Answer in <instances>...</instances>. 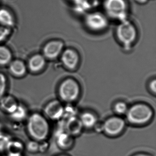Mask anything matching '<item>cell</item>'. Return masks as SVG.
Returning a JSON list of instances; mask_svg holds the SVG:
<instances>
[{"instance_id": "f546056e", "label": "cell", "mask_w": 156, "mask_h": 156, "mask_svg": "<svg viewBox=\"0 0 156 156\" xmlns=\"http://www.w3.org/2000/svg\"><path fill=\"white\" fill-rule=\"evenodd\" d=\"M70 1L72 2H75L76 1V0H69Z\"/></svg>"}, {"instance_id": "ffe728a7", "label": "cell", "mask_w": 156, "mask_h": 156, "mask_svg": "<svg viewBox=\"0 0 156 156\" xmlns=\"http://www.w3.org/2000/svg\"><path fill=\"white\" fill-rule=\"evenodd\" d=\"M9 86V77L4 73L0 72V100L8 94Z\"/></svg>"}, {"instance_id": "5bb4252c", "label": "cell", "mask_w": 156, "mask_h": 156, "mask_svg": "<svg viewBox=\"0 0 156 156\" xmlns=\"http://www.w3.org/2000/svg\"><path fill=\"white\" fill-rule=\"evenodd\" d=\"M8 66L10 74L15 78L25 77L28 73L27 65L22 60H12Z\"/></svg>"}, {"instance_id": "9a60e30c", "label": "cell", "mask_w": 156, "mask_h": 156, "mask_svg": "<svg viewBox=\"0 0 156 156\" xmlns=\"http://www.w3.org/2000/svg\"><path fill=\"white\" fill-rule=\"evenodd\" d=\"M63 127L66 132L73 137L80 135L83 129L79 118L76 116L66 119Z\"/></svg>"}, {"instance_id": "8fae6325", "label": "cell", "mask_w": 156, "mask_h": 156, "mask_svg": "<svg viewBox=\"0 0 156 156\" xmlns=\"http://www.w3.org/2000/svg\"><path fill=\"white\" fill-rule=\"evenodd\" d=\"M46 65V59L43 55L35 54L30 59L27 65L28 71L33 74L41 73Z\"/></svg>"}, {"instance_id": "52a82bcc", "label": "cell", "mask_w": 156, "mask_h": 156, "mask_svg": "<svg viewBox=\"0 0 156 156\" xmlns=\"http://www.w3.org/2000/svg\"><path fill=\"white\" fill-rule=\"evenodd\" d=\"M126 120L121 116L115 115L108 118L103 123V132L109 137H116L123 133Z\"/></svg>"}, {"instance_id": "7a4b0ae2", "label": "cell", "mask_w": 156, "mask_h": 156, "mask_svg": "<svg viewBox=\"0 0 156 156\" xmlns=\"http://www.w3.org/2000/svg\"><path fill=\"white\" fill-rule=\"evenodd\" d=\"M153 108L148 104L139 102L129 107L125 115L128 123L134 126H143L148 124L153 118Z\"/></svg>"}, {"instance_id": "d4e9b609", "label": "cell", "mask_w": 156, "mask_h": 156, "mask_svg": "<svg viewBox=\"0 0 156 156\" xmlns=\"http://www.w3.org/2000/svg\"><path fill=\"white\" fill-rule=\"evenodd\" d=\"M148 88L149 91L153 94L156 93V80L155 78L150 80L148 84Z\"/></svg>"}, {"instance_id": "8992f818", "label": "cell", "mask_w": 156, "mask_h": 156, "mask_svg": "<svg viewBox=\"0 0 156 156\" xmlns=\"http://www.w3.org/2000/svg\"><path fill=\"white\" fill-rule=\"evenodd\" d=\"M83 21L84 24L87 29L94 33L104 31L109 25L108 18L106 15L99 12L87 13Z\"/></svg>"}, {"instance_id": "4fadbf2b", "label": "cell", "mask_w": 156, "mask_h": 156, "mask_svg": "<svg viewBox=\"0 0 156 156\" xmlns=\"http://www.w3.org/2000/svg\"><path fill=\"white\" fill-rule=\"evenodd\" d=\"M56 133V142L57 146L63 150H68L72 147L74 144V137L66 131L63 127Z\"/></svg>"}, {"instance_id": "3957f363", "label": "cell", "mask_w": 156, "mask_h": 156, "mask_svg": "<svg viewBox=\"0 0 156 156\" xmlns=\"http://www.w3.org/2000/svg\"><path fill=\"white\" fill-rule=\"evenodd\" d=\"M138 34L136 25L128 19L120 22L116 28V38L126 51L133 47L137 40Z\"/></svg>"}, {"instance_id": "484cf974", "label": "cell", "mask_w": 156, "mask_h": 156, "mask_svg": "<svg viewBox=\"0 0 156 156\" xmlns=\"http://www.w3.org/2000/svg\"><path fill=\"white\" fill-rule=\"evenodd\" d=\"M48 148H49V143L47 142V140L40 142L39 152H44L47 151Z\"/></svg>"}, {"instance_id": "ba28073f", "label": "cell", "mask_w": 156, "mask_h": 156, "mask_svg": "<svg viewBox=\"0 0 156 156\" xmlns=\"http://www.w3.org/2000/svg\"><path fill=\"white\" fill-rule=\"evenodd\" d=\"M65 106L60 99H53L44 107L42 113L50 121H60L64 116Z\"/></svg>"}, {"instance_id": "cb8c5ba5", "label": "cell", "mask_w": 156, "mask_h": 156, "mask_svg": "<svg viewBox=\"0 0 156 156\" xmlns=\"http://www.w3.org/2000/svg\"><path fill=\"white\" fill-rule=\"evenodd\" d=\"M10 34L9 28L0 26V42L6 39Z\"/></svg>"}, {"instance_id": "2e32d148", "label": "cell", "mask_w": 156, "mask_h": 156, "mask_svg": "<svg viewBox=\"0 0 156 156\" xmlns=\"http://www.w3.org/2000/svg\"><path fill=\"white\" fill-rule=\"evenodd\" d=\"M30 114L27 105L20 102L16 110L8 116L12 121L15 123H22L25 122Z\"/></svg>"}, {"instance_id": "5b68a950", "label": "cell", "mask_w": 156, "mask_h": 156, "mask_svg": "<svg viewBox=\"0 0 156 156\" xmlns=\"http://www.w3.org/2000/svg\"><path fill=\"white\" fill-rule=\"evenodd\" d=\"M103 7L108 18L119 22L127 20L128 6L126 0H105Z\"/></svg>"}, {"instance_id": "603a6c76", "label": "cell", "mask_w": 156, "mask_h": 156, "mask_svg": "<svg viewBox=\"0 0 156 156\" xmlns=\"http://www.w3.org/2000/svg\"><path fill=\"white\" fill-rule=\"evenodd\" d=\"M11 139L8 134L0 131V152L6 151L8 144Z\"/></svg>"}, {"instance_id": "f1b7e54d", "label": "cell", "mask_w": 156, "mask_h": 156, "mask_svg": "<svg viewBox=\"0 0 156 156\" xmlns=\"http://www.w3.org/2000/svg\"><path fill=\"white\" fill-rule=\"evenodd\" d=\"M56 156H70V155H67V154H60V155H57Z\"/></svg>"}, {"instance_id": "7c38bea8", "label": "cell", "mask_w": 156, "mask_h": 156, "mask_svg": "<svg viewBox=\"0 0 156 156\" xmlns=\"http://www.w3.org/2000/svg\"><path fill=\"white\" fill-rule=\"evenodd\" d=\"M20 102L14 96L7 94L0 100V109L9 115L16 110Z\"/></svg>"}, {"instance_id": "277c9868", "label": "cell", "mask_w": 156, "mask_h": 156, "mask_svg": "<svg viewBox=\"0 0 156 156\" xmlns=\"http://www.w3.org/2000/svg\"><path fill=\"white\" fill-rule=\"evenodd\" d=\"M81 92L80 84L77 80L72 77H67L61 81L57 88L60 100L67 104H72L78 100Z\"/></svg>"}, {"instance_id": "83f0119b", "label": "cell", "mask_w": 156, "mask_h": 156, "mask_svg": "<svg viewBox=\"0 0 156 156\" xmlns=\"http://www.w3.org/2000/svg\"><path fill=\"white\" fill-rule=\"evenodd\" d=\"M149 0H135V1L140 4H145L148 2Z\"/></svg>"}, {"instance_id": "30bf717a", "label": "cell", "mask_w": 156, "mask_h": 156, "mask_svg": "<svg viewBox=\"0 0 156 156\" xmlns=\"http://www.w3.org/2000/svg\"><path fill=\"white\" fill-rule=\"evenodd\" d=\"M64 43L61 40H54L46 44L43 49V55L46 59L55 60L60 57L65 49Z\"/></svg>"}, {"instance_id": "6da1fadb", "label": "cell", "mask_w": 156, "mask_h": 156, "mask_svg": "<svg viewBox=\"0 0 156 156\" xmlns=\"http://www.w3.org/2000/svg\"><path fill=\"white\" fill-rule=\"evenodd\" d=\"M26 132L31 139L39 142L47 140L51 135L50 120L42 113H30L25 121Z\"/></svg>"}, {"instance_id": "4316f807", "label": "cell", "mask_w": 156, "mask_h": 156, "mask_svg": "<svg viewBox=\"0 0 156 156\" xmlns=\"http://www.w3.org/2000/svg\"><path fill=\"white\" fill-rule=\"evenodd\" d=\"M131 156H153V155L149 154V153H146V152H138L133 154Z\"/></svg>"}, {"instance_id": "ac0fdd59", "label": "cell", "mask_w": 156, "mask_h": 156, "mask_svg": "<svg viewBox=\"0 0 156 156\" xmlns=\"http://www.w3.org/2000/svg\"><path fill=\"white\" fill-rule=\"evenodd\" d=\"M15 24L14 19L12 14L5 9H0V24L3 27H12Z\"/></svg>"}, {"instance_id": "44dd1931", "label": "cell", "mask_w": 156, "mask_h": 156, "mask_svg": "<svg viewBox=\"0 0 156 156\" xmlns=\"http://www.w3.org/2000/svg\"><path fill=\"white\" fill-rule=\"evenodd\" d=\"M129 106L126 102L123 101H118L115 103L113 106V110L116 115L121 116L125 115L128 110Z\"/></svg>"}, {"instance_id": "9c48e42d", "label": "cell", "mask_w": 156, "mask_h": 156, "mask_svg": "<svg viewBox=\"0 0 156 156\" xmlns=\"http://www.w3.org/2000/svg\"><path fill=\"white\" fill-rule=\"evenodd\" d=\"M63 66L69 71H75L79 67L81 58L78 51L72 47L65 48L60 56Z\"/></svg>"}, {"instance_id": "d6986e66", "label": "cell", "mask_w": 156, "mask_h": 156, "mask_svg": "<svg viewBox=\"0 0 156 156\" xmlns=\"http://www.w3.org/2000/svg\"><path fill=\"white\" fill-rule=\"evenodd\" d=\"M11 51L6 46L0 45V66L9 65L12 61Z\"/></svg>"}, {"instance_id": "e0dca14e", "label": "cell", "mask_w": 156, "mask_h": 156, "mask_svg": "<svg viewBox=\"0 0 156 156\" xmlns=\"http://www.w3.org/2000/svg\"><path fill=\"white\" fill-rule=\"evenodd\" d=\"M84 128L87 129H94L98 123V117L93 112L85 111L81 114L78 117Z\"/></svg>"}, {"instance_id": "7402d4cb", "label": "cell", "mask_w": 156, "mask_h": 156, "mask_svg": "<svg viewBox=\"0 0 156 156\" xmlns=\"http://www.w3.org/2000/svg\"><path fill=\"white\" fill-rule=\"evenodd\" d=\"M25 150L30 153H34L39 152L40 142L31 139L25 144Z\"/></svg>"}]
</instances>
